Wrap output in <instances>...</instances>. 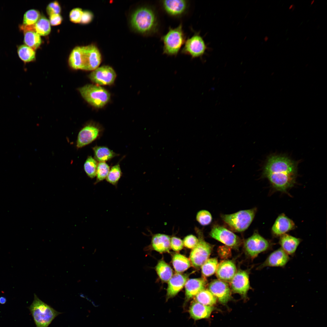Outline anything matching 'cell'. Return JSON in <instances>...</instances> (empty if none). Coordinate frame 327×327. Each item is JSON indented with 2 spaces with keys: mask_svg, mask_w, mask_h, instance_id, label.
<instances>
[{
  "mask_svg": "<svg viewBox=\"0 0 327 327\" xmlns=\"http://www.w3.org/2000/svg\"><path fill=\"white\" fill-rule=\"evenodd\" d=\"M297 174V165L285 156L273 155L267 159L263 175L276 190L286 192L293 187Z\"/></svg>",
  "mask_w": 327,
  "mask_h": 327,
  "instance_id": "1",
  "label": "cell"
},
{
  "mask_svg": "<svg viewBox=\"0 0 327 327\" xmlns=\"http://www.w3.org/2000/svg\"><path fill=\"white\" fill-rule=\"evenodd\" d=\"M132 28L144 35H153L159 31V24L155 10L149 6H143L136 9L130 17Z\"/></svg>",
  "mask_w": 327,
  "mask_h": 327,
  "instance_id": "2",
  "label": "cell"
},
{
  "mask_svg": "<svg viewBox=\"0 0 327 327\" xmlns=\"http://www.w3.org/2000/svg\"><path fill=\"white\" fill-rule=\"evenodd\" d=\"M101 58L98 48L91 44L75 47L70 54L68 63L70 67L75 69L93 71L98 67Z\"/></svg>",
  "mask_w": 327,
  "mask_h": 327,
  "instance_id": "3",
  "label": "cell"
},
{
  "mask_svg": "<svg viewBox=\"0 0 327 327\" xmlns=\"http://www.w3.org/2000/svg\"><path fill=\"white\" fill-rule=\"evenodd\" d=\"M28 308L36 327H48L61 313L41 301L35 294L34 300Z\"/></svg>",
  "mask_w": 327,
  "mask_h": 327,
  "instance_id": "4",
  "label": "cell"
},
{
  "mask_svg": "<svg viewBox=\"0 0 327 327\" xmlns=\"http://www.w3.org/2000/svg\"><path fill=\"white\" fill-rule=\"evenodd\" d=\"M186 36L180 23L176 28L169 27L168 31L161 38L163 44V53L169 56H176L184 44Z\"/></svg>",
  "mask_w": 327,
  "mask_h": 327,
  "instance_id": "5",
  "label": "cell"
},
{
  "mask_svg": "<svg viewBox=\"0 0 327 327\" xmlns=\"http://www.w3.org/2000/svg\"><path fill=\"white\" fill-rule=\"evenodd\" d=\"M256 211L254 208L242 210L229 214H222L223 221L233 231L242 232L246 230L253 221Z\"/></svg>",
  "mask_w": 327,
  "mask_h": 327,
  "instance_id": "6",
  "label": "cell"
},
{
  "mask_svg": "<svg viewBox=\"0 0 327 327\" xmlns=\"http://www.w3.org/2000/svg\"><path fill=\"white\" fill-rule=\"evenodd\" d=\"M79 91L82 96L88 102L97 108L103 107L110 99V93L104 88L98 85L87 84L80 88Z\"/></svg>",
  "mask_w": 327,
  "mask_h": 327,
  "instance_id": "7",
  "label": "cell"
},
{
  "mask_svg": "<svg viewBox=\"0 0 327 327\" xmlns=\"http://www.w3.org/2000/svg\"><path fill=\"white\" fill-rule=\"evenodd\" d=\"M196 229L198 236V242L191 251L190 260L193 267L198 269L208 259L213 247L203 239L200 230Z\"/></svg>",
  "mask_w": 327,
  "mask_h": 327,
  "instance_id": "8",
  "label": "cell"
},
{
  "mask_svg": "<svg viewBox=\"0 0 327 327\" xmlns=\"http://www.w3.org/2000/svg\"><path fill=\"white\" fill-rule=\"evenodd\" d=\"M184 45L181 53L190 56L192 59L201 58L208 48L199 32H195L186 40Z\"/></svg>",
  "mask_w": 327,
  "mask_h": 327,
  "instance_id": "9",
  "label": "cell"
},
{
  "mask_svg": "<svg viewBox=\"0 0 327 327\" xmlns=\"http://www.w3.org/2000/svg\"><path fill=\"white\" fill-rule=\"evenodd\" d=\"M244 246L247 254L254 258L260 253L271 249L272 244L258 232H255L245 240Z\"/></svg>",
  "mask_w": 327,
  "mask_h": 327,
  "instance_id": "10",
  "label": "cell"
},
{
  "mask_svg": "<svg viewBox=\"0 0 327 327\" xmlns=\"http://www.w3.org/2000/svg\"><path fill=\"white\" fill-rule=\"evenodd\" d=\"M210 235L213 238L230 248H237L241 243V240L238 236L221 226H214L211 229Z\"/></svg>",
  "mask_w": 327,
  "mask_h": 327,
  "instance_id": "11",
  "label": "cell"
},
{
  "mask_svg": "<svg viewBox=\"0 0 327 327\" xmlns=\"http://www.w3.org/2000/svg\"><path fill=\"white\" fill-rule=\"evenodd\" d=\"M116 77L114 70L110 66L104 65L93 70L89 78L93 82L100 85H110L114 82Z\"/></svg>",
  "mask_w": 327,
  "mask_h": 327,
  "instance_id": "12",
  "label": "cell"
},
{
  "mask_svg": "<svg viewBox=\"0 0 327 327\" xmlns=\"http://www.w3.org/2000/svg\"><path fill=\"white\" fill-rule=\"evenodd\" d=\"M161 7L168 15L174 18H179L185 15L189 6L188 1L166 0L160 1Z\"/></svg>",
  "mask_w": 327,
  "mask_h": 327,
  "instance_id": "13",
  "label": "cell"
},
{
  "mask_svg": "<svg viewBox=\"0 0 327 327\" xmlns=\"http://www.w3.org/2000/svg\"><path fill=\"white\" fill-rule=\"evenodd\" d=\"M102 131L97 126L89 124L85 126L78 133L77 147L81 148L90 144L101 135Z\"/></svg>",
  "mask_w": 327,
  "mask_h": 327,
  "instance_id": "14",
  "label": "cell"
},
{
  "mask_svg": "<svg viewBox=\"0 0 327 327\" xmlns=\"http://www.w3.org/2000/svg\"><path fill=\"white\" fill-rule=\"evenodd\" d=\"M209 290L221 304H226L231 299V291L226 282L219 279L212 281L208 286Z\"/></svg>",
  "mask_w": 327,
  "mask_h": 327,
  "instance_id": "15",
  "label": "cell"
},
{
  "mask_svg": "<svg viewBox=\"0 0 327 327\" xmlns=\"http://www.w3.org/2000/svg\"><path fill=\"white\" fill-rule=\"evenodd\" d=\"M233 292L245 297L250 288L249 276L247 272L239 270L236 272L230 282Z\"/></svg>",
  "mask_w": 327,
  "mask_h": 327,
  "instance_id": "16",
  "label": "cell"
},
{
  "mask_svg": "<svg viewBox=\"0 0 327 327\" xmlns=\"http://www.w3.org/2000/svg\"><path fill=\"white\" fill-rule=\"evenodd\" d=\"M290 259L289 255L280 248L271 253L258 269L266 267H284Z\"/></svg>",
  "mask_w": 327,
  "mask_h": 327,
  "instance_id": "17",
  "label": "cell"
},
{
  "mask_svg": "<svg viewBox=\"0 0 327 327\" xmlns=\"http://www.w3.org/2000/svg\"><path fill=\"white\" fill-rule=\"evenodd\" d=\"M216 272L219 279L230 282L236 272V269L233 261L225 260L218 264Z\"/></svg>",
  "mask_w": 327,
  "mask_h": 327,
  "instance_id": "18",
  "label": "cell"
},
{
  "mask_svg": "<svg viewBox=\"0 0 327 327\" xmlns=\"http://www.w3.org/2000/svg\"><path fill=\"white\" fill-rule=\"evenodd\" d=\"M295 227L293 221L282 213L276 218L272 227L271 231L274 236H279L294 229Z\"/></svg>",
  "mask_w": 327,
  "mask_h": 327,
  "instance_id": "19",
  "label": "cell"
},
{
  "mask_svg": "<svg viewBox=\"0 0 327 327\" xmlns=\"http://www.w3.org/2000/svg\"><path fill=\"white\" fill-rule=\"evenodd\" d=\"M187 280L186 275L178 273L173 275L168 282L167 300L175 296L182 289Z\"/></svg>",
  "mask_w": 327,
  "mask_h": 327,
  "instance_id": "20",
  "label": "cell"
},
{
  "mask_svg": "<svg viewBox=\"0 0 327 327\" xmlns=\"http://www.w3.org/2000/svg\"><path fill=\"white\" fill-rule=\"evenodd\" d=\"M19 27L23 32L25 45L34 50L37 49L41 45V41L40 36L34 29V25L26 26L21 25Z\"/></svg>",
  "mask_w": 327,
  "mask_h": 327,
  "instance_id": "21",
  "label": "cell"
},
{
  "mask_svg": "<svg viewBox=\"0 0 327 327\" xmlns=\"http://www.w3.org/2000/svg\"><path fill=\"white\" fill-rule=\"evenodd\" d=\"M206 285V281L204 278L188 279L184 286L186 301H188L205 289Z\"/></svg>",
  "mask_w": 327,
  "mask_h": 327,
  "instance_id": "22",
  "label": "cell"
},
{
  "mask_svg": "<svg viewBox=\"0 0 327 327\" xmlns=\"http://www.w3.org/2000/svg\"><path fill=\"white\" fill-rule=\"evenodd\" d=\"M214 310L212 306H205L194 301L190 307L189 313L191 318L197 320L209 318Z\"/></svg>",
  "mask_w": 327,
  "mask_h": 327,
  "instance_id": "23",
  "label": "cell"
},
{
  "mask_svg": "<svg viewBox=\"0 0 327 327\" xmlns=\"http://www.w3.org/2000/svg\"><path fill=\"white\" fill-rule=\"evenodd\" d=\"M301 242V239L285 233L280 236L279 243L288 255L293 256Z\"/></svg>",
  "mask_w": 327,
  "mask_h": 327,
  "instance_id": "24",
  "label": "cell"
},
{
  "mask_svg": "<svg viewBox=\"0 0 327 327\" xmlns=\"http://www.w3.org/2000/svg\"><path fill=\"white\" fill-rule=\"evenodd\" d=\"M170 237L168 235L157 233L152 238L151 246L153 249L160 253L169 252L170 247Z\"/></svg>",
  "mask_w": 327,
  "mask_h": 327,
  "instance_id": "25",
  "label": "cell"
},
{
  "mask_svg": "<svg viewBox=\"0 0 327 327\" xmlns=\"http://www.w3.org/2000/svg\"><path fill=\"white\" fill-rule=\"evenodd\" d=\"M93 150L94 153V158L99 162H105L118 155L105 146H95L93 147Z\"/></svg>",
  "mask_w": 327,
  "mask_h": 327,
  "instance_id": "26",
  "label": "cell"
},
{
  "mask_svg": "<svg viewBox=\"0 0 327 327\" xmlns=\"http://www.w3.org/2000/svg\"><path fill=\"white\" fill-rule=\"evenodd\" d=\"M172 262L175 271L178 273L185 271L190 266V259L179 253H176L173 255Z\"/></svg>",
  "mask_w": 327,
  "mask_h": 327,
  "instance_id": "27",
  "label": "cell"
},
{
  "mask_svg": "<svg viewBox=\"0 0 327 327\" xmlns=\"http://www.w3.org/2000/svg\"><path fill=\"white\" fill-rule=\"evenodd\" d=\"M155 270L160 278L164 282H168L173 275L171 267L162 260L158 262L156 266Z\"/></svg>",
  "mask_w": 327,
  "mask_h": 327,
  "instance_id": "28",
  "label": "cell"
},
{
  "mask_svg": "<svg viewBox=\"0 0 327 327\" xmlns=\"http://www.w3.org/2000/svg\"><path fill=\"white\" fill-rule=\"evenodd\" d=\"M17 53L19 58L25 63L33 61L35 59V50L25 45L17 47Z\"/></svg>",
  "mask_w": 327,
  "mask_h": 327,
  "instance_id": "29",
  "label": "cell"
},
{
  "mask_svg": "<svg viewBox=\"0 0 327 327\" xmlns=\"http://www.w3.org/2000/svg\"><path fill=\"white\" fill-rule=\"evenodd\" d=\"M195 301L203 305L212 306L215 304L216 298L208 289H204L195 296Z\"/></svg>",
  "mask_w": 327,
  "mask_h": 327,
  "instance_id": "30",
  "label": "cell"
},
{
  "mask_svg": "<svg viewBox=\"0 0 327 327\" xmlns=\"http://www.w3.org/2000/svg\"><path fill=\"white\" fill-rule=\"evenodd\" d=\"M35 31L40 36H46L49 34L51 30L49 21L45 17L41 16L37 21L34 25Z\"/></svg>",
  "mask_w": 327,
  "mask_h": 327,
  "instance_id": "31",
  "label": "cell"
},
{
  "mask_svg": "<svg viewBox=\"0 0 327 327\" xmlns=\"http://www.w3.org/2000/svg\"><path fill=\"white\" fill-rule=\"evenodd\" d=\"M218 260L216 258L208 259L201 266V272L205 277H207L213 274L217 267Z\"/></svg>",
  "mask_w": 327,
  "mask_h": 327,
  "instance_id": "32",
  "label": "cell"
},
{
  "mask_svg": "<svg viewBox=\"0 0 327 327\" xmlns=\"http://www.w3.org/2000/svg\"><path fill=\"white\" fill-rule=\"evenodd\" d=\"M122 173L119 164L113 166L110 169L106 179V180L110 183L117 186L118 182L121 178Z\"/></svg>",
  "mask_w": 327,
  "mask_h": 327,
  "instance_id": "33",
  "label": "cell"
},
{
  "mask_svg": "<svg viewBox=\"0 0 327 327\" xmlns=\"http://www.w3.org/2000/svg\"><path fill=\"white\" fill-rule=\"evenodd\" d=\"M98 163L94 158L89 156L84 164V170L87 175L91 178L96 177Z\"/></svg>",
  "mask_w": 327,
  "mask_h": 327,
  "instance_id": "34",
  "label": "cell"
},
{
  "mask_svg": "<svg viewBox=\"0 0 327 327\" xmlns=\"http://www.w3.org/2000/svg\"><path fill=\"white\" fill-rule=\"evenodd\" d=\"M41 17L40 12L37 10L30 9L24 14L22 25L26 26L35 24Z\"/></svg>",
  "mask_w": 327,
  "mask_h": 327,
  "instance_id": "35",
  "label": "cell"
},
{
  "mask_svg": "<svg viewBox=\"0 0 327 327\" xmlns=\"http://www.w3.org/2000/svg\"><path fill=\"white\" fill-rule=\"evenodd\" d=\"M110 170V167L105 162L98 163L96 171V180L95 184L106 179Z\"/></svg>",
  "mask_w": 327,
  "mask_h": 327,
  "instance_id": "36",
  "label": "cell"
},
{
  "mask_svg": "<svg viewBox=\"0 0 327 327\" xmlns=\"http://www.w3.org/2000/svg\"><path fill=\"white\" fill-rule=\"evenodd\" d=\"M196 219L200 225L205 226L209 225L211 223L212 217L209 211L206 210H202L197 212Z\"/></svg>",
  "mask_w": 327,
  "mask_h": 327,
  "instance_id": "37",
  "label": "cell"
},
{
  "mask_svg": "<svg viewBox=\"0 0 327 327\" xmlns=\"http://www.w3.org/2000/svg\"><path fill=\"white\" fill-rule=\"evenodd\" d=\"M83 11L80 8H77L73 9L69 14L70 20L74 23H80Z\"/></svg>",
  "mask_w": 327,
  "mask_h": 327,
  "instance_id": "38",
  "label": "cell"
},
{
  "mask_svg": "<svg viewBox=\"0 0 327 327\" xmlns=\"http://www.w3.org/2000/svg\"><path fill=\"white\" fill-rule=\"evenodd\" d=\"M61 11L60 5L56 1L49 3L46 8L47 13L49 16L53 14H60Z\"/></svg>",
  "mask_w": 327,
  "mask_h": 327,
  "instance_id": "39",
  "label": "cell"
},
{
  "mask_svg": "<svg viewBox=\"0 0 327 327\" xmlns=\"http://www.w3.org/2000/svg\"><path fill=\"white\" fill-rule=\"evenodd\" d=\"M183 245L186 247L193 249L197 245L198 239L195 236L190 234L187 236L183 241Z\"/></svg>",
  "mask_w": 327,
  "mask_h": 327,
  "instance_id": "40",
  "label": "cell"
},
{
  "mask_svg": "<svg viewBox=\"0 0 327 327\" xmlns=\"http://www.w3.org/2000/svg\"><path fill=\"white\" fill-rule=\"evenodd\" d=\"M183 241L180 238L175 236L170 238V247L173 251L180 250L183 248Z\"/></svg>",
  "mask_w": 327,
  "mask_h": 327,
  "instance_id": "41",
  "label": "cell"
},
{
  "mask_svg": "<svg viewBox=\"0 0 327 327\" xmlns=\"http://www.w3.org/2000/svg\"><path fill=\"white\" fill-rule=\"evenodd\" d=\"M230 247L226 246L219 247L218 249V253L220 257L226 259L231 255Z\"/></svg>",
  "mask_w": 327,
  "mask_h": 327,
  "instance_id": "42",
  "label": "cell"
},
{
  "mask_svg": "<svg viewBox=\"0 0 327 327\" xmlns=\"http://www.w3.org/2000/svg\"><path fill=\"white\" fill-rule=\"evenodd\" d=\"M93 18L92 13L88 10L83 11L80 23L83 24H86L91 22Z\"/></svg>",
  "mask_w": 327,
  "mask_h": 327,
  "instance_id": "43",
  "label": "cell"
},
{
  "mask_svg": "<svg viewBox=\"0 0 327 327\" xmlns=\"http://www.w3.org/2000/svg\"><path fill=\"white\" fill-rule=\"evenodd\" d=\"M63 20L62 17L60 14H53L50 15L49 22L53 26L60 24Z\"/></svg>",
  "mask_w": 327,
  "mask_h": 327,
  "instance_id": "44",
  "label": "cell"
},
{
  "mask_svg": "<svg viewBox=\"0 0 327 327\" xmlns=\"http://www.w3.org/2000/svg\"><path fill=\"white\" fill-rule=\"evenodd\" d=\"M7 301V299L4 296L0 297V303L1 304H4Z\"/></svg>",
  "mask_w": 327,
  "mask_h": 327,
  "instance_id": "45",
  "label": "cell"
},
{
  "mask_svg": "<svg viewBox=\"0 0 327 327\" xmlns=\"http://www.w3.org/2000/svg\"><path fill=\"white\" fill-rule=\"evenodd\" d=\"M294 6L293 4L291 5L289 7V9H292Z\"/></svg>",
  "mask_w": 327,
  "mask_h": 327,
  "instance_id": "46",
  "label": "cell"
},
{
  "mask_svg": "<svg viewBox=\"0 0 327 327\" xmlns=\"http://www.w3.org/2000/svg\"><path fill=\"white\" fill-rule=\"evenodd\" d=\"M314 1H315L314 0H312V1H311V5H312V4H313V3H314Z\"/></svg>",
  "mask_w": 327,
  "mask_h": 327,
  "instance_id": "47",
  "label": "cell"
},
{
  "mask_svg": "<svg viewBox=\"0 0 327 327\" xmlns=\"http://www.w3.org/2000/svg\"><path fill=\"white\" fill-rule=\"evenodd\" d=\"M295 9V6H294V7H293V8H292V11H294V10Z\"/></svg>",
  "mask_w": 327,
  "mask_h": 327,
  "instance_id": "48",
  "label": "cell"
}]
</instances>
